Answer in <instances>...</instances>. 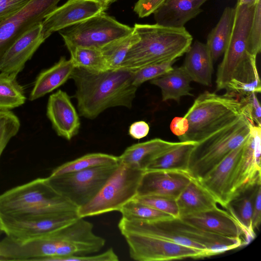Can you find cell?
I'll use <instances>...</instances> for the list:
<instances>
[{
    "mask_svg": "<svg viewBox=\"0 0 261 261\" xmlns=\"http://www.w3.org/2000/svg\"><path fill=\"white\" fill-rule=\"evenodd\" d=\"M254 6L237 3L234 8L231 34L217 70V91L225 90L243 96L261 92L256 57L250 54L248 47Z\"/></svg>",
    "mask_w": 261,
    "mask_h": 261,
    "instance_id": "1",
    "label": "cell"
},
{
    "mask_svg": "<svg viewBox=\"0 0 261 261\" xmlns=\"http://www.w3.org/2000/svg\"><path fill=\"white\" fill-rule=\"evenodd\" d=\"M135 71L119 68L93 71L74 67V97L81 116L94 119L107 109L131 108L138 87L133 84Z\"/></svg>",
    "mask_w": 261,
    "mask_h": 261,
    "instance_id": "2",
    "label": "cell"
},
{
    "mask_svg": "<svg viewBox=\"0 0 261 261\" xmlns=\"http://www.w3.org/2000/svg\"><path fill=\"white\" fill-rule=\"evenodd\" d=\"M133 28L139 39L119 68L135 71L150 65L176 60L192 43L193 37L184 27L136 23Z\"/></svg>",
    "mask_w": 261,
    "mask_h": 261,
    "instance_id": "3",
    "label": "cell"
},
{
    "mask_svg": "<svg viewBox=\"0 0 261 261\" xmlns=\"http://www.w3.org/2000/svg\"><path fill=\"white\" fill-rule=\"evenodd\" d=\"M242 115L239 96L227 92L219 95L205 91L196 98L184 116L188 121L189 128L178 138L180 142L198 143Z\"/></svg>",
    "mask_w": 261,
    "mask_h": 261,
    "instance_id": "4",
    "label": "cell"
},
{
    "mask_svg": "<svg viewBox=\"0 0 261 261\" xmlns=\"http://www.w3.org/2000/svg\"><path fill=\"white\" fill-rule=\"evenodd\" d=\"M250 122L242 115L237 119L197 143L190 156L188 173L199 179L250 135Z\"/></svg>",
    "mask_w": 261,
    "mask_h": 261,
    "instance_id": "5",
    "label": "cell"
},
{
    "mask_svg": "<svg viewBox=\"0 0 261 261\" xmlns=\"http://www.w3.org/2000/svg\"><path fill=\"white\" fill-rule=\"evenodd\" d=\"M77 208L51 186L47 177L36 178L0 195V214L77 211Z\"/></svg>",
    "mask_w": 261,
    "mask_h": 261,
    "instance_id": "6",
    "label": "cell"
},
{
    "mask_svg": "<svg viewBox=\"0 0 261 261\" xmlns=\"http://www.w3.org/2000/svg\"><path fill=\"white\" fill-rule=\"evenodd\" d=\"M144 171L129 168L119 162L115 170L96 196L77 208L79 216L85 218L119 211L125 203L137 195Z\"/></svg>",
    "mask_w": 261,
    "mask_h": 261,
    "instance_id": "7",
    "label": "cell"
},
{
    "mask_svg": "<svg viewBox=\"0 0 261 261\" xmlns=\"http://www.w3.org/2000/svg\"><path fill=\"white\" fill-rule=\"evenodd\" d=\"M68 28L59 31L68 50L75 47L100 49L134 30L133 28L118 21L105 12Z\"/></svg>",
    "mask_w": 261,
    "mask_h": 261,
    "instance_id": "8",
    "label": "cell"
},
{
    "mask_svg": "<svg viewBox=\"0 0 261 261\" xmlns=\"http://www.w3.org/2000/svg\"><path fill=\"white\" fill-rule=\"evenodd\" d=\"M118 164L57 175H50L47 179L57 192L79 208L96 196Z\"/></svg>",
    "mask_w": 261,
    "mask_h": 261,
    "instance_id": "9",
    "label": "cell"
},
{
    "mask_svg": "<svg viewBox=\"0 0 261 261\" xmlns=\"http://www.w3.org/2000/svg\"><path fill=\"white\" fill-rule=\"evenodd\" d=\"M79 218L77 211L0 214V222L7 236L19 241H25L55 231Z\"/></svg>",
    "mask_w": 261,
    "mask_h": 261,
    "instance_id": "10",
    "label": "cell"
},
{
    "mask_svg": "<svg viewBox=\"0 0 261 261\" xmlns=\"http://www.w3.org/2000/svg\"><path fill=\"white\" fill-rule=\"evenodd\" d=\"M130 257L137 261H161L208 257L201 250L179 245L160 238L138 232L121 231Z\"/></svg>",
    "mask_w": 261,
    "mask_h": 261,
    "instance_id": "11",
    "label": "cell"
},
{
    "mask_svg": "<svg viewBox=\"0 0 261 261\" xmlns=\"http://www.w3.org/2000/svg\"><path fill=\"white\" fill-rule=\"evenodd\" d=\"M60 0H33L18 13L0 22V60L13 43L35 24L42 22Z\"/></svg>",
    "mask_w": 261,
    "mask_h": 261,
    "instance_id": "12",
    "label": "cell"
},
{
    "mask_svg": "<svg viewBox=\"0 0 261 261\" xmlns=\"http://www.w3.org/2000/svg\"><path fill=\"white\" fill-rule=\"evenodd\" d=\"M99 0H67L46 15L42 21L46 39L53 33L83 21L108 9Z\"/></svg>",
    "mask_w": 261,
    "mask_h": 261,
    "instance_id": "13",
    "label": "cell"
},
{
    "mask_svg": "<svg viewBox=\"0 0 261 261\" xmlns=\"http://www.w3.org/2000/svg\"><path fill=\"white\" fill-rule=\"evenodd\" d=\"M105 240L93 232V224L79 218L65 226L63 241L51 261L62 257L84 256L99 252L105 246Z\"/></svg>",
    "mask_w": 261,
    "mask_h": 261,
    "instance_id": "14",
    "label": "cell"
},
{
    "mask_svg": "<svg viewBox=\"0 0 261 261\" xmlns=\"http://www.w3.org/2000/svg\"><path fill=\"white\" fill-rule=\"evenodd\" d=\"M245 142L230 152L203 177L197 179L213 196L217 203L225 208L231 198L232 178Z\"/></svg>",
    "mask_w": 261,
    "mask_h": 261,
    "instance_id": "15",
    "label": "cell"
},
{
    "mask_svg": "<svg viewBox=\"0 0 261 261\" xmlns=\"http://www.w3.org/2000/svg\"><path fill=\"white\" fill-rule=\"evenodd\" d=\"M45 40L42 22L34 25L21 35L5 53L0 60V72L17 75Z\"/></svg>",
    "mask_w": 261,
    "mask_h": 261,
    "instance_id": "16",
    "label": "cell"
},
{
    "mask_svg": "<svg viewBox=\"0 0 261 261\" xmlns=\"http://www.w3.org/2000/svg\"><path fill=\"white\" fill-rule=\"evenodd\" d=\"M191 178L185 172L145 171L136 196H161L176 199Z\"/></svg>",
    "mask_w": 261,
    "mask_h": 261,
    "instance_id": "17",
    "label": "cell"
},
{
    "mask_svg": "<svg viewBox=\"0 0 261 261\" xmlns=\"http://www.w3.org/2000/svg\"><path fill=\"white\" fill-rule=\"evenodd\" d=\"M46 115L57 134L70 141L79 132V115L66 92L59 90L48 98Z\"/></svg>",
    "mask_w": 261,
    "mask_h": 261,
    "instance_id": "18",
    "label": "cell"
},
{
    "mask_svg": "<svg viewBox=\"0 0 261 261\" xmlns=\"http://www.w3.org/2000/svg\"><path fill=\"white\" fill-rule=\"evenodd\" d=\"M260 186V175L239 189L225 207L243 230L247 244L255 237L252 216L255 195Z\"/></svg>",
    "mask_w": 261,
    "mask_h": 261,
    "instance_id": "19",
    "label": "cell"
},
{
    "mask_svg": "<svg viewBox=\"0 0 261 261\" xmlns=\"http://www.w3.org/2000/svg\"><path fill=\"white\" fill-rule=\"evenodd\" d=\"M175 229L206 248L210 256L223 253L246 245L240 238H231L206 231L188 224L179 218L168 220Z\"/></svg>",
    "mask_w": 261,
    "mask_h": 261,
    "instance_id": "20",
    "label": "cell"
},
{
    "mask_svg": "<svg viewBox=\"0 0 261 261\" xmlns=\"http://www.w3.org/2000/svg\"><path fill=\"white\" fill-rule=\"evenodd\" d=\"M183 221L203 230L231 238H240L247 244L245 234L227 211L218 207L180 218Z\"/></svg>",
    "mask_w": 261,
    "mask_h": 261,
    "instance_id": "21",
    "label": "cell"
},
{
    "mask_svg": "<svg viewBox=\"0 0 261 261\" xmlns=\"http://www.w3.org/2000/svg\"><path fill=\"white\" fill-rule=\"evenodd\" d=\"M207 0H165L154 12L156 23L168 27L181 28L201 11Z\"/></svg>",
    "mask_w": 261,
    "mask_h": 261,
    "instance_id": "22",
    "label": "cell"
},
{
    "mask_svg": "<svg viewBox=\"0 0 261 261\" xmlns=\"http://www.w3.org/2000/svg\"><path fill=\"white\" fill-rule=\"evenodd\" d=\"M179 143L180 141L170 142L160 138L136 143L118 156L119 162L129 168L145 171L153 160Z\"/></svg>",
    "mask_w": 261,
    "mask_h": 261,
    "instance_id": "23",
    "label": "cell"
},
{
    "mask_svg": "<svg viewBox=\"0 0 261 261\" xmlns=\"http://www.w3.org/2000/svg\"><path fill=\"white\" fill-rule=\"evenodd\" d=\"M184 69L192 81L206 86L212 85L213 60L206 44L195 41L186 53Z\"/></svg>",
    "mask_w": 261,
    "mask_h": 261,
    "instance_id": "24",
    "label": "cell"
},
{
    "mask_svg": "<svg viewBox=\"0 0 261 261\" xmlns=\"http://www.w3.org/2000/svg\"><path fill=\"white\" fill-rule=\"evenodd\" d=\"M176 200L179 211V218L217 207V202L213 196L197 179L193 178H191Z\"/></svg>",
    "mask_w": 261,
    "mask_h": 261,
    "instance_id": "25",
    "label": "cell"
},
{
    "mask_svg": "<svg viewBox=\"0 0 261 261\" xmlns=\"http://www.w3.org/2000/svg\"><path fill=\"white\" fill-rule=\"evenodd\" d=\"M74 68L71 60L62 57L50 68L41 72L37 77L29 100L33 101L64 84L70 78Z\"/></svg>",
    "mask_w": 261,
    "mask_h": 261,
    "instance_id": "26",
    "label": "cell"
},
{
    "mask_svg": "<svg viewBox=\"0 0 261 261\" xmlns=\"http://www.w3.org/2000/svg\"><path fill=\"white\" fill-rule=\"evenodd\" d=\"M191 79L182 66L173 68L170 71L150 80V83L159 87L162 100H174L178 102L184 96H193L190 92Z\"/></svg>",
    "mask_w": 261,
    "mask_h": 261,
    "instance_id": "27",
    "label": "cell"
},
{
    "mask_svg": "<svg viewBox=\"0 0 261 261\" xmlns=\"http://www.w3.org/2000/svg\"><path fill=\"white\" fill-rule=\"evenodd\" d=\"M260 175V167L256 163L254 154V136L250 130L232 178L231 198L243 186Z\"/></svg>",
    "mask_w": 261,
    "mask_h": 261,
    "instance_id": "28",
    "label": "cell"
},
{
    "mask_svg": "<svg viewBox=\"0 0 261 261\" xmlns=\"http://www.w3.org/2000/svg\"><path fill=\"white\" fill-rule=\"evenodd\" d=\"M196 143L194 142H180L178 145L153 160L145 171H174L188 173L190 154Z\"/></svg>",
    "mask_w": 261,
    "mask_h": 261,
    "instance_id": "29",
    "label": "cell"
},
{
    "mask_svg": "<svg viewBox=\"0 0 261 261\" xmlns=\"http://www.w3.org/2000/svg\"><path fill=\"white\" fill-rule=\"evenodd\" d=\"M235 15V8L226 7L215 26L207 36V46L213 61L222 56L226 48L231 34Z\"/></svg>",
    "mask_w": 261,
    "mask_h": 261,
    "instance_id": "30",
    "label": "cell"
},
{
    "mask_svg": "<svg viewBox=\"0 0 261 261\" xmlns=\"http://www.w3.org/2000/svg\"><path fill=\"white\" fill-rule=\"evenodd\" d=\"M118 163V156L100 152L88 153L57 167L50 175H57Z\"/></svg>",
    "mask_w": 261,
    "mask_h": 261,
    "instance_id": "31",
    "label": "cell"
},
{
    "mask_svg": "<svg viewBox=\"0 0 261 261\" xmlns=\"http://www.w3.org/2000/svg\"><path fill=\"white\" fill-rule=\"evenodd\" d=\"M16 77L14 74L0 72V111L10 110L25 101L23 88Z\"/></svg>",
    "mask_w": 261,
    "mask_h": 261,
    "instance_id": "32",
    "label": "cell"
},
{
    "mask_svg": "<svg viewBox=\"0 0 261 261\" xmlns=\"http://www.w3.org/2000/svg\"><path fill=\"white\" fill-rule=\"evenodd\" d=\"M138 39L134 30L130 34L113 40L100 49L109 70L119 69L128 51Z\"/></svg>",
    "mask_w": 261,
    "mask_h": 261,
    "instance_id": "33",
    "label": "cell"
},
{
    "mask_svg": "<svg viewBox=\"0 0 261 261\" xmlns=\"http://www.w3.org/2000/svg\"><path fill=\"white\" fill-rule=\"evenodd\" d=\"M70 60L74 67L93 71L108 70L106 61L100 49L75 47L68 49Z\"/></svg>",
    "mask_w": 261,
    "mask_h": 261,
    "instance_id": "34",
    "label": "cell"
},
{
    "mask_svg": "<svg viewBox=\"0 0 261 261\" xmlns=\"http://www.w3.org/2000/svg\"><path fill=\"white\" fill-rule=\"evenodd\" d=\"M122 218L128 220L154 222L171 219V215L156 210L133 199L119 210Z\"/></svg>",
    "mask_w": 261,
    "mask_h": 261,
    "instance_id": "35",
    "label": "cell"
},
{
    "mask_svg": "<svg viewBox=\"0 0 261 261\" xmlns=\"http://www.w3.org/2000/svg\"><path fill=\"white\" fill-rule=\"evenodd\" d=\"M20 122L10 110L0 111V157L10 140L18 132Z\"/></svg>",
    "mask_w": 261,
    "mask_h": 261,
    "instance_id": "36",
    "label": "cell"
},
{
    "mask_svg": "<svg viewBox=\"0 0 261 261\" xmlns=\"http://www.w3.org/2000/svg\"><path fill=\"white\" fill-rule=\"evenodd\" d=\"M133 199L156 210L179 218V211L175 199L161 196H136Z\"/></svg>",
    "mask_w": 261,
    "mask_h": 261,
    "instance_id": "37",
    "label": "cell"
},
{
    "mask_svg": "<svg viewBox=\"0 0 261 261\" xmlns=\"http://www.w3.org/2000/svg\"><path fill=\"white\" fill-rule=\"evenodd\" d=\"M176 60L145 66L135 71L133 84L138 87L144 82L151 80L171 70Z\"/></svg>",
    "mask_w": 261,
    "mask_h": 261,
    "instance_id": "38",
    "label": "cell"
},
{
    "mask_svg": "<svg viewBox=\"0 0 261 261\" xmlns=\"http://www.w3.org/2000/svg\"><path fill=\"white\" fill-rule=\"evenodd\" d=\"M250 54L256 57L261 50V0L254 6L253 15L248 36Z\"/></svg>",
    "mask_w": 261,
    "mask_h": 261,
    "instance_id": "39",
    "label": "cell"
},
{
    "mask_svg": "<svg viewBox=\"0 0 261 261\" xmlns=\"http://www.w3.org/2000/svg\"><path fill=\"white\" fill-rule=\"evenodd\" d=\"M240 101L242 114L252 125L261 126V108L256 93L240 96Z\"/></svg>",
    "mask_w": 261,
    "mask_h": 261,
    "instance_id": "40",
    "label": "cell"
},
{
    "mask_svg": "<svg viewBox=\"0 0 261 261\" xmlns=\"http://www.w3.org/2000/svg\"><path fill=\"white\" fill-rule=\"evenodd\" d=\"M33 0H0V22L15 15Z\"/></svg>",
    "mask_w": 261,
    "mask_h": 261,
    "instance_id": "41",
    "label": "cell"
},
{
    "mask_svg": "<svg viewBox=\"0 0 261 261\" xmlns=\"http://www.w3.org/2000/svg\"><path fill=\"white\" fill-rule=\"evenodd\" d=\"M118 255L111 248L103 253L93 255L72 256L60 258L59 261H117Z\"/></svg>",
    "mask_w": 261,
    "mask_h": 261,
    "instance_id": "42",
    "label": "cell"
},
{
    "mask_svg": "<svg viewBox=\"0 0 261 261\" xmlns=\"http://www.w3.org/2000/svg\"><path fill=\"white\" fill-rule=\"evenodd\" d=\"M165 0H138L134 11L139 17L143 18L153 14Z\"/></svg>",
    "mask_w": 261,
    "mask_h": 261,
    "instance_id": "43",
    "label": "cell"
},
{
    "mask_svg": "<svg viewBox=\"0 0 261 261\" xmlns=\"http://www.w3.org/2000/svg\"><path fill=\"white\" fill-rule=\"evenodd\" d=\"M149 124L141 120L133 123L128 129L129 135L135 139H141L146 137L149 132Z\"/></svg>",
    "mask_w": 261,
    "mask_h": 261,
    "instance_id": "44",
    "label": "cell"
},
{
    "mask_svg": "<svg viewBox=\"0 0 261 261\" xmlns=\"http://www.w3.org/2000/svg\"><path fill=\"white\" fill-rule=\"evenodd\" d=\"M261 221V186L257 190L252 216V226L254 230L258 229Z\"/></svg>",
    "mask_w": 261,
    "mask_h": 261,
    "instance_id": "45",
    "label": "cell"
},
{
    "mask_svg": "<svg viewBox=\"0 0 261 261\" xmlns=\"http://www.w3.org/2000/svg\"><path fill=\"white\" fill-rule=\"evenodd\" d=\"M189 128L188 121L184 117H176L173 118L170 124V129L172 133L179 137L184 135Z\"/></svg>",
    "mask_w": 261,
    "mask_h": 261,
    "instance_id": "46",
    "label": "cell"
},
{
    "mask_svg": "<svg viewBox=\"0 0 261 261\" xmlns=\"http://www.w3.org/2000/svg\"><path fill=\"white\" fill-rule=\"evenodd\" d=\"M258 0H238L237 3L239 4L247 5L248 6H254Z\"/></svg>",
    "mask_w": 261,
    "mask_h": 261,
    "instance_id": "47",
    "label": "cell"
},
{
    "mask_svg": "<svg viewBox=\"0 0 261 261\" xmlns=\"http://www.w3.org/2000/svg\"><path fill=\"white\" fill-rule=\"evenodd\" d=\"M103 2L106 6L108 7L109 5H110L111 3H113L116 0H99Z\"/></svg>",
    "mask_w": 261,
    "mask_h": 261,
    "instance_id": "48",
    "label": "cell"
},
{
    "mask_svg": "<svg viewBox=\"0 0 261 261\" xmlns=\"http://www.w3.org/2000/svg\"><path fill=\"white\" fill-rule=\"evenodd\" d=\"M3 232H4V231L3 230V229H2V226H1V222H0V236H1V234H2Z\"/></svg>",
    "mask_w": 261,
    "mask_h": 261,
    "instance_id": "49",
    "label": "cell"
}]
</instances>
